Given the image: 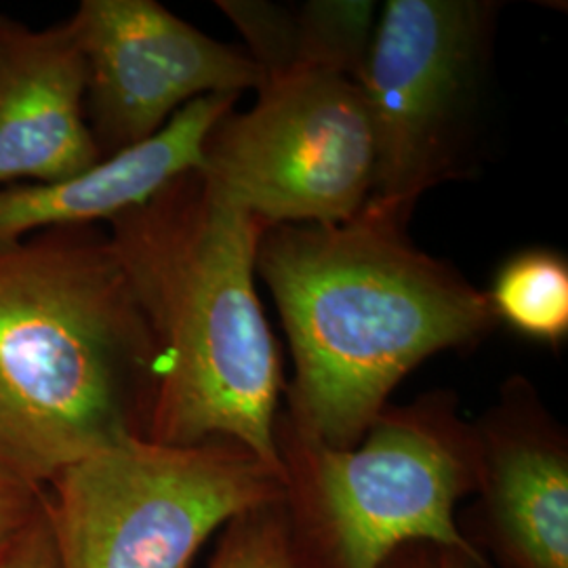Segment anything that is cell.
Segmentation results:
<instances>
[{"mask_svg":"<svg viewBox=\"0 0 568 568\" xmlns=\"http://www.w3.org/2000/svg\"><path fill=\"white\" fill-rule=\"evenodd\" d=\"M70 23L102 159L154 138L199 98L241 95L264 81L246 49L206 37L154 0H82Z\"/></svg>","mask_w":568,"mask_h":568,"instance_id":"cell-8","label":"cell"},{"mask_svg":"<svg viewBox=\"0 0 568 568\" xmlns=\"http://www.w3.org/2000/svg\"><path fill=\"white\" fill-rule=\"evenodd\" d=\"M382 568H490L487 560L467 549L438 544H408L396 549Z\"/></svg>","mask_w":568,"mask_h":568,"instance_id":"cell-15","label":"cell"},{"mask_svg":"<svg viewBox=\"0 0 568 568\" xmlns=\"http://www.w3.org/2000/svg\"><path fill=\"white\" fill-rule=\"evenodd\" d=\"M497 2L387 0L361 87L375 138L371 203L410 217L474 161Z\"/></svg>","mask_w":568,"mask_h":568,"instance_id":"cell-6","label":"cell"},{"mask_svg":"<svg viewBox=\"0 0 568 568\" xmlns=\"http://www.w3.org/2000/svg\"><path fill=\"white\" fill-rule=\"evenodd\" d=\"M156 345L98 225L0 251V471L47 488L148 432Z\"/></svg>","mask_w":568,"mask_h":568,"instance_id":"cell-3","label":"cell"},{"mask_svg":"<svg viewBox=\"0 0 568 568\" xmlns=\"http://www.w3.org/2000/svg\"><path fill=\"white\" fill-rule=\"evenodd\" d=\"M84 93L70 20L34 30L0 16V187L60 182L102 161Z\"/></svg>","mask_w":568,"mask_h":568,"instance_id":"cell-10","label":"cell"},{"mask_svg":"<svg viewBox=\"0 0 568 568\" xmlns=\"http://www.w3.org/2000/svg\"><path fill=\"white\" fill-rule=\"evenodd\" d=\"M408 222L366 201L342 224L272 225L257 244L295 365L281 413L328 447H356L413 368L499 326L487 291L413 243Z\"/></svg>","mask_w":568,"mask_h":568,"instance_id":"cell-1","label":"cell"},{"mask_svg":"<svg viewBox=\"0 0 568 568\" xmlns=\"http://www.w3.org/2000/svg\"><path fill=\"white\" fill-rule=\"evenodd\" d=\"M0 568H60L47 506L20 541L0 558Z\"/></svg>","mask_w":568,"mask_h":568,"instance_id":"cell-16","label":"cell"},{"mask_svg":"<svg viewBox=\"0 0 568 568\" xmlns=\"http://www.w3.org/2000/svg\"><path fill=\"white\" fill-rule=\"evenodd\" d=\"M209 568H302L291 548L283 501L246 509L232 518Z\"/></svg>","mask_w":568,"mask_h":568,"instance_id":"cell-13","label":"cell"},{"mask_svg":"<svg viewBox=\"0 0 568 568\" xmlns=\"http://www.w3.org/2000/svg\"><path fill=\"white\" fill-rule=\"evenodd\" d=\"M274 438L300 567L382 568L408 544L474 551L457 506L480 485V447L457 394L434 389L408 405L389 403L356 447H328L283 413Z\"/></svg>","mask_w":568,"mask_h":568,"instance_id":"cell-4","label":"cell"},{"mask_svg":"<svg viewBox=\"0 0 568 568\" xmlns=\"http://www.w3.org/2000/svg\"><path fill=\"white\" fill-rule=\"evenodd\" d=\"M480 447L476 501L457 518L490 568H568V438L525 377L474 422Z\"/></svg>","mask_w":568,"mask_h":568,"instance_id":"cell-9","label":"cell"},{"mask_svg":"<svg viewBox=\"0 0 568 568\" xmlns=\"http://www.w3.org/2000/svg\"><path fill=\"white\" fill-rule=\"evenodd\" d=\"M47 506V488L0 471V558L37 523Z\"/></svg>","mask_w":568,"mask_h":568,"instance_id":"cell-14","label":"cell"},{"mask_svg":"<svg viewBox=\"0 0 568 568\" xmlns=\"http://www.w3.org/2000/svg\"><path fill=\"white\" fill-rule=\"evenodd\" d=\"M108 225L156 345L145 438L234 440L283 476L274 429L286 382L255 288L264 225L199 169Z\"/></svg>","mask_w":568,"mask_h":568,"instance_id":"cell-2","label":"cell"},{"mask_svg":"<svg viewBox=\"0 0 568 568\" xmlns=\"http://www.w3.org/2000/svg\"><path fill=\"white\" fill-rule=\"evenodd\" d=\"M499 325L537 344H565L568 335L567 257L551 248H527L495 272L487 291Z\"/></svg>","mask_w":568,"mask_h":568,"instance_id":"cell-12","label":"cell"},{"mask_svg":"<svg viewBox=\"0 0 568 568\" xmlns=\"http://www.w3.org/2000/svg\"><path fill=\"white\" fill-rule=\"evenodd\" d=\"M199 171L264 227L352 220L375 180L361 81L310 65L264 79L248 112L213 126Z\"/></svg>","mask_w":568,"mask_h":568,"instance_id":"cell-7","label":"cell"},{"mask_svg":"<svg viewBox=\"0 0 568 568\" xmlns=\"http://www.w3.org/2000/svg\"><path fill=\"white\" fill-rule=\"evenodd\" d=\"M239 95H206L183 105L163 129L133 148L51 183L0 187V251L53 227L112 222L148 203L183 173L201 169L204 142Z\"/></svg>","mask_w":568,"mask_h":568,"instance_id":"cell-11","label":"cell"},{"mask_svg":"<svg viewBox=\"0 0 568 568\" xmlns=\"http://www.w3.org/2000/svg\"><path fill=\"white\" fill-rule=\"evenodd\" d=\"M49 487L60 568H187L232 518L283 501V476L224 438L171 447L133 436Z\"/></svg>","mask_w":568,"mask_h":568,"instance_id":"cell-5","label":"cell"}]
</instances>
